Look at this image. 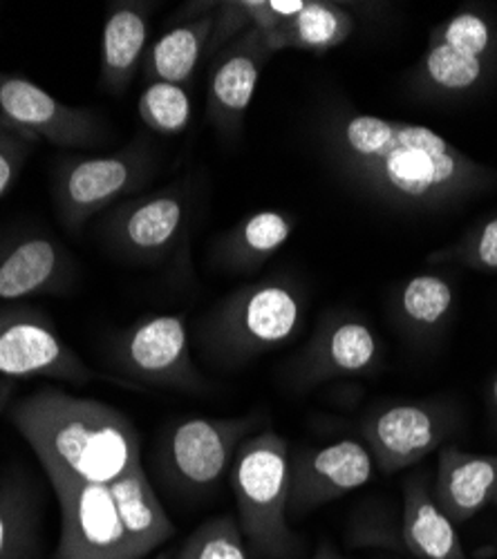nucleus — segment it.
<instances>
[{
    "instance_id": "f257e3e1",
    "label": "nucleus",
    "mask_w": 497,
    "mask_h": 559,
    "mask_svg": "<svg viewBox=\"0 0 497 559\" xmlns=\"http://www.w3.org/2000/svg\"><path fill=\"white\" fill-rule=\"evenodd\" d=\"M343 183L397 213H448L497 189V170L426 126L330 106L316 128Z\"/></svg>"
},
{
    "instance_id": "f03ea898",
    "label": "nucleus",
    "mask_w": 497,
    "mask_h": 559,
    "mask_svg": "<svg viewBox=\"0 0 497 559\" xmlns=\"http://www.w3.org/2000/svg\"><path fill=\"white\" fill-rule=\"evenodd\" d=\"M8 418L45 473L110 486L142 463V437L130 418L97 401L43 388L8 405Z\"/></svg>"
},
{
    "instance_id": "7ed1b4c3",
    "label": "nucleus",
    "mask_w": 497,
    "mask_h": 559,
    "mask_svg": "<svg viewBox=\"0 0 497 559\" xmlns=\"http://www.w3.org/2000/svg\"><path fill=\"white\" fill-rule=\"evenodd\" d=\"M307 294L296 277L276 273L224 296L198 324L206 362L238 369L292 343L305 324Z\"/></svg>"
},
{
    "instance_id": "20e7f679",
    "label": "nucleus",
    "mask_w": 497,
    "mask_h": 559,
    "mask_svg": "<svg viewBox=\"0 0 497 559\" xmlns=\"http://www.w3.org/2000/svg\"><path fill=\"white\" fill-rule=\"evenodd\" d=\"M289 443L274 430L249 437L232 465V490L245 544L260 559H294L300 537L289 526Z\"/></svg>"
},
{
    "instance_id": "39448f33",
    "label": "nucleus",
    "mask_w": 497,
    "mask_h": 559,
    "mask_svg": "<svg viewBox=\"0 0 497 559\" xmlns=\"http://www.w3.org/2000/svg\"><path fill=\"white\" fill-rule=\"evenodd\" d=\"M497 72V23L477 8H462L435 25L426 52L411 72V92L430 102L477 95Z\"/></svg>"
},
{
    "instance_id": "423d86ee",
    "label": "nucleus",
    "mask_w": 497,
    "mask_h": 559,
    "mask_svg": "<svg viewBox=\"0 0 497 559\" xmlns=\"http://www.w3.org/2000/svg\"><path fill=\"white\" fill-rule=\"evenodd\" d=\"M155 173V146L142 136L106 155L66 159L59 164L52 181L59 219L68 230L79 233L93 217L140 195Z\"/></svg>"
},
{
    "instance_id": "0eeeda50",
    "label": "nucleus",
    "mask_w": 497,
    "mask_h": 559,
    "mask_svg": "<svg viewBox=\"0 0 497 559\" xmlns=\"http://www.w3.org/2000/svg\"><path fill=\"white\" fill-rule=\"evenodd\" d=\"M108 367L146 388L189 394L209 390L191 356L185 313H153L132 322L110 341Z\"/></svg>"
},
{
    "instance_id": "6e6552de",
    "label": "nucleus",
    "mask_w": 497,
    "mask_h": 559,
    "mask_svg": "<svg viewBox=\"0 0 497 559\" xmlns=\"http://www.w3.org/2000/svg\"><path fill=\"white\" fill-rule=\"evenodd\" d=\"M260 421V414H245L189 416L173 424L162 441V465L168 481L187 495L215 492Z\"/></svg>"
},
{
    "instance_id": "1a4fd4ad",
    "label": "nucleus",
    "mask_w": 497,
    "mask_h": 559,
    "mask_svg": "<svg viewBox=\"0 0 497 559\" xmlns=\"http://www.w3.org/2000/svg\"><path fill=\"white\" fill-rule=\"evenodd\" d=\"M460 426L462 414L448 401H390L370 407L360 418V441L370 450L375 468L394 475L443 448Z\"/></svg>"
},
{
    "instance_id": "9d476101",
    "label": "nucleus",
    "mask_w": 497,
    "mask_h": 559,
    "mask_svg": "<svg viewBox=\"0 0 497 559\" xmlns=\"http://www.w3.org/2000/svg\"><path fill=\"white\" fill-rule=\"evenodd\" d=\"M191 200L179 186L128 198L106 211L97 224L104 247L134 264H162L182 247Z\"/></svg>"
},
{
    "instance_id": "9b49d317",
    "label": "nucleus",
    "mask_w": 497,
    "mask_h": 559,
    "mask_svg": "<svg viewBox=\"0 0 497 559\" xmlns=\"http://www.w3.org/2000/svg\"><path fill=\"white\" fill-rule=\"evenodd\" d=\"M383 345L372 324L356 311L330 309L289 367V383L307 392L330 381L370 377L381 367Z\"/></svg>"
},
{
    "instance_id": "f8f14e48",
    "label": "nucleus",
    "mask_w": 497,
    "mask_h": 559,
    "mask_svg": "<svg viewBox=\"0 0 497 559\" xmlns=\"http://www.w3.org/2000/svg\"><path fill=\"white\" fill-rule=\"evenodd\" d=\"M61 510L55 559H142L130 542L108 486L45 473Z\"/></svg>"
},
{
    "instance_id": "ddd939ff",
    "label": "nucleus",
    "mask_w": 497,
    "mask_h": 559,
    "mask_svg": "<svg viewBox=\"0 0 497 559\" xmlns=\"http://www.w3.org/2000/svg\"><path fill=\"white\" fill-rule=\"evenodd\" d=\"M0 374L10 379H55L83 385L97 374L63 341L55 320L38 307H0Z\"/></svg>"
},
{
    "instance_id": "4468645a",
    "label": "nucleus",
    "mask_w": 497,
    "mask_h": 559,
    "mask_svg": "<svg viewBox=\"0 0 497 559\" xmlns=\"http://www.w3.org/2000/svg\"><path fill=\"white\" fill-rule=\"evenodd\" d=\"M0 121L57 148H90L108 136L104 121L90 108H74L21 74L0 72Z\"/></svg>"
},
{
    "instance_id": "2eb2a0df",
    "label": "nucleus",
    "mask_w": 497,
    "mask_h": 559,
    "mask_svg": "<svg viewBox=\"0 0 497 559\" xmlns=\"http://www.w3.org/2000/svg\"><path fill=\"white\" fill-rule=\"evenodd\" d=\"M375 461L364 441L341 439L305 448L289 456V515L300 518L334 499L364 488Z\"/></svg>"
},
{
    "instance_id": "dca6fc26",
    "label": "nucleus",
    "mask_w": 497,
    "mask_h": 559,
    "mask_svg": "<svg viewBox=\"0 0 497 559\" xmlns=\"http://www.w3.org/2000/svg\"><path fill=\"white\" fill-rule=\"evenodd\" d=\"M274 59L264 34L249 29L211 59L206 85V119L224 136L238 139L253 102L262 70Z\"/></svg>"
},
{
    "instance_id": "f3484780",
    "label": "nucleus",
    "mask_w": 497,
    "mask_h": 559,
    "mask_svg": "<svg viewBox=\"0 0 497 559\" xmlns=\"http://www.w3.org/2000/svg\"><path fill=\"white\" fill-rule=\"evenodd\" d=\"M74 280L68 249L43 233H25L0 245V302L59 296Z\"/></svg>"
},
{
    "instance_id": "a211bd4d",
    "label": "nucleus",
    "mask_w": 497,
    "mask_h": 559,
    "mask_svg": "<svg viewBox=\"0 0 497 559\" xmlns=\"http://www.w3.org/2000/svg\"><path fill=\"white\" fill-rule=\"evenodd\" d=\"M455 287L439 273H415L390 294L388 313L397 332L415 345L439 341L455 316Z\"/></svg>"
},
{
    "instance_id": "6ab92c4d",
    "label": "nucleus",
    "mask_w": 497,
    "mask_h": 559,
    "mask_svg": "<svg viewBox=\"0 0 497 559\" xmlns=\"http://www.w3.org/2000/svg\"><path fill=\"white\" fill-rule=\"evenodd\" d=\"M433 492L450 522L464 524L473 520L495 501L497 456L464 452L455 445L439 448Z\"/></svg>"
},
{
    "instance_id": "aec40b11",
    "label": "nucleus",
    "mask_w": 497,
    "mask_h": 559,
    "mask_svg": "<svg viewBox=\"0 0 497 559\" xmlns=\"http://www.w3.org/2000/svg\"><path fill=\"white\" fill-rule=\"evenodd\" d=\"M215 5L196 3V10H185L182 19L149 45L142 68L146 83L159 81L191 87L200 61L206 59L215 25Z\"/></svg>"
},
{
    "instance_id": "412c9836",
    "label": "nucleus",
    "mask_w": 497,
    "mask_h": 559,
    "mask_svg": "<svg viewBox=\"0 0 497 559\" xmlns=\"http://www.w3.org/2000/svg\"><path fill=\"white\" fill-rule=\"evenodd\" d=\"M153 3L121 0L113 3L102 29V87L110 95H123L138 76L149 52Z\"/></svg>"
},
{
    "instance_id": "4be33fe9",
    "label": "nucleus",
    "mask_w": 497,
    "mask_h": 559,
    "mask_svg": "<svg viewBox=\"0 0 497 559\" xmlns=\"http://www.w3.org/2000/svg\"><path fill=\"white\" fill-rule=\"evenodd\" d=\"M401 544L417 559H466L455 524L439 508L428 471L403 481Z\"/></svg>"
},
{
    "instance_id": "5701e85b",
    "label": "nucleus",
    "mask_w": 497,
    "mask_h": 559,
    "mask_svg": "<svg viewBox=\"0 0 497 559\" xmlns=\"http://www.w3.org/2000/svg\"><path fill=\"white\" fill-rule=\"evenodd\" d=\"M298 219L279 209H264L242 217L215 240L211 260L229 273H253L274 258L294 236Z\"/></svg>"
},
{
    "instance_id": "b1692460",
    "label": "nucleus",
    "mask_w": 497,
    "mask_h": 559,
    "mask_svg": "<svg viewBox=\"0 0 497 559\" xmlns=\"http://www.w3.org/2000/svg\"><path fill=\"white\" fill-rule=\"evenodd\" d=\"M354 27L356 21L343 5L328 3V0H307V5L296 16L262 34L267 48L274 55L283 50L326 55L341 48Z\"/></svg>"
},
{
    "instance_id": "393cba45",
    "label": "nucleus",
    "mask_w": 497,
    "mask_h": 559,
    "mask_svg": "<svg viewBox=\"0 0 497 559\" xmlns=\"http://www.w3.org/2000/svg\"><path fill=\"white\" fill-rule=\"evenodd\" d=\"M108 488L119 510L121 524L142 557L173 537L175 526L155 495L142 463L115 479Z\"/></svg>"
},
{
    "instance_id": "a878e982",
    "label": "nucleus",
    "mask_w": 497,
    "mask_h": 559,
    "mask_svg": "<svg viewBox=\"0 0 497 559\" xmlns=\"http://www.w3.org/2000/svg\"><path fill=\"white\" fill-rule=\"evenodd\" d=\"M38 499L21 471L0 477V559H36Z\"/></svg>"
},
{
    "instance_id": "bb28decb",
    "label": "nucleus",
    "mask_w": 497,
    "mask_h": 559,
    "mask_svg": "<svg viewBox=\"0 0 497 559\" xmlns=\"http://www.w3.org/2000/svg\"><path fill=\"white\" fill-rule=\"evenodd\" d=\"M307 0H224L215 5V25L209 40L206 59L249 29L269 32L296 16Z\"/></svg>"
},
{
    "instance_id": "cd10ccee",
    "label": "nucleus",
    "mask_w": 497,
    "mask_h": 559,
    "mask_svg": "<svg viewBox=\"0 0 497 559\" xmlns=\"http://www.w3.org/2000/svg\"><path fill=\"white\" fill-rule=\"evenodd\" d=\"M140 119L162 136L182 134L193 119L191 87L175 83H146L138 102Z\"/></svg>"
},
{
    "instance_id": "c85d7f7f",
    "label": "nucleus",
    "mask_w": 497,
    "mask_h": 559,
    "mask_svg": "<svg viewBox=\"0 0 497 559\" xmlns=\"http://www.w3.org/2000/svg\"><path fill=\"white\" fill-rule=\"evenodd\" d=\"M426 260L428 264H460L497 275V213L475 222L453 245L433 251Z\"/></svg>"
},
{
    "instance_id": "c756f323",
    "label": "nucleus",
    "mask_w": 497,
    "mask_h": 559,
    "mask_svg": "<svg viewBox=\"0 0 497 559\" xmlns=\"http://www.w3.org/2000/svg\"><path fill=\"white\" fill-rule=\"evenodd\" d=\"M175 559H251L238 520L222 515L204 522L177 550Z\"/></svg>"
},
{
    "instance_id": "7c9ffc66",
    "label": "nucleus",
    "mask_w": 497,
    "mask_h": 559,
    "mask_svg": "<svg viewBox=\"0 0 497 559\" xmlns=\"http://www.w3.org/2000/svg\"><path fill=\"white\" fill-rule=\"evenodd\" d=\"M34 146L32 136L0 121V200L16 186Z\"/></svg>"
},
{
    "instance_id": "2f4dec72",
    "label": "nucleus",
    "mask_w": 497,
    "mask_h": 559,
    "mask_svg": "<svg viewBox=\"0 0 497 559\" xmlns=\"http://www.w3.org/2000/svg\"><path fill=\"white\" fill-rule=\"evenodd\" d=\"M486 409H488L490 426L497 432V371L490 377V381L486 385Z\"/></svg>"
},
{
    "instance_id": "473e14b6",
    "label": "nucleus",
    "mask_w": 497,
    "mask_h": 559,
    "mask_svg": "<svg viewBox=\"0 0 497 559\" xmlns=\"http://www.w3.org/2000/svg\"><path fill=\"white\" fill-rule=\"evenodd\" d=\"M311 559H350V557H345V555H341L339 550H334V546L332 544H321L319 548H316V552L311 555Z\"/></svg>"
},
{
    "instance_id": "72a5a7b5",
    "label": "nucleus",
    "mask_w": 497,
    "mask_h": 559,
    "mask_svg": "<svg viewBox=\"0 0 497 559\" xmlns=\"http://www.w3.org/2000/svg\"><path fill=\"white\" fill-rule=\"evenodd\" d=\"M10 392H12V388H10V385H0V412H3V407L8 405V401H10Z\"/></svg>"
},
{
    "instance_id": "f704fd0d",
    "label": "nucleus",
    "mask_w": 497,
    "mask_h": 559,
    "mask_svg": "<svg viewBox=\"0 0 497 559\" xmlns=\"http://www.w3.org/2000/svg\"><path fill=\"white\" fill-rule=\"evenodd\" d=\"M155 559H168V555H159V557H155Z\"/></svg>"
},
{
    "instance_id": "c9c22d12",
    "label": "nucleus",
    "mask_w": 497,
    "mask_h": 559,
    "mask_svg": "<svg viewBox=\"0 0 497 559\" xmlns=\"http://www.w3.org/2000/svg\"><path fill=\"white\" fill-rule=\"evenodd\" d=\"M493 503H495V506H497V492H495V501H493Z\"/></svg>"
},
{
    "instance_id": "e433bc0d",
    "label": "nucleus",
    "mask_w": 497,
    "mask_h": 559,
    "mask_svg": "<svg viewBox=\"0 0 497 559\" xmlns=\"http://www.w3.org/2000/svg\"><path fill=\"white\" fill-rule=\"evenodd\" d=\"M495 559H497V557H495Z\"/></svg>"
}]
</instances>
